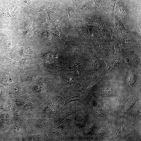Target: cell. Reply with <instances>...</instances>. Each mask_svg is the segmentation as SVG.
Returning a JSON list of instances; mask_svg holds the SVG:
<instances>
[{"instance_id": "obj_5", "label": "cell", "mask_w": 141, "mask_h": 141, "mask_svg": "<svg viewBox=\"0 0 141 141\" xmlns=\"http://www.w3.org/2000/svg\"><path fill=\"white\" fill-rule=\"evenodd\" d=\"M9 96L12 98H15L17 97V95L16 92L13 91H11L9 93Z\"/></svg>"}, {"instance_id": "obj_1", "label": "cell", "mask_w": 141, "mask_h": 141, "mask_svg": "<svg viewBox=\"0 0 141 141\" xmlns=\"http://www.w3.org/2000/svg\"><path fill=\"white\" fill-rule=\"evenodd\" d=\"M16 103L19 106H22L25 104V102L21 99H17L16 100Z\"/></svg>"}, {"instance_id": "obj_3", "label": "cell", "mask_w": 141, "mask_h": 141, "mask_svg": "<svg viewBox=\"0 0 141 141\" xmlns=\"http://www.w3.org/2000/svg\"><path fill=\"white\" fill-rule=\"evenodd\" d=\"M117 0H109V5L110 8L114 9Z\"/></svg>"}, {"instance_id": "obj_2", "label": "cell", "mask_w": 141, "mask_h": 141, "mask_svg": "<svg viewBox=\"0 0 141 141\" xmlns=\"http://www.w3.org/2000/svg\"><path fill=\"white\" fill-rule=\"evenodd\" d=\"M42 135L41 134H38L33 136L32 137L31 139L34 140H39L42 137Z\"/></svg>"}, {"instance_id": "obj_4", "label": "cell", "mask_w": 141, "mask_h": 141, "mask_svg": "<svg viewBox=\"0 0 141 141\" xmlns=\"http://www.w3.org/2000/svg\"><path fill=\"white\" fill-rule=\"evenodd\" d=\"M32 105V104L31 103H29L25 104L24 107V109L25 110L28 111L29 110Z\"/></svg>"}]
</instances>
